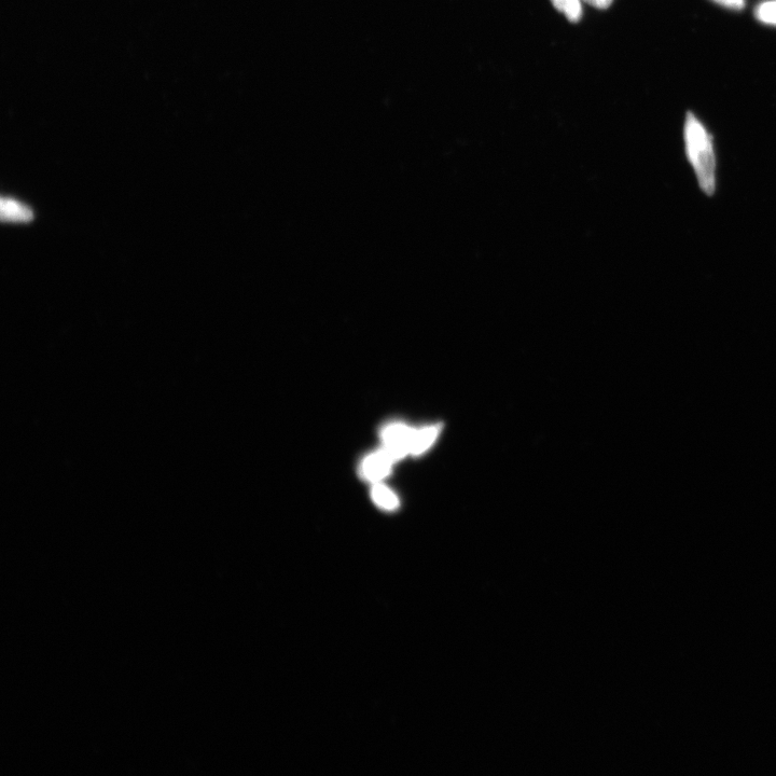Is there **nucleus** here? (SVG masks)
I'll return each instance as SVG.
<instances>
[{
  "label": "nucleus",
  "instance_id": "nucleus-1",
  "mask_svg": "<svg viewBox=\"0 0 776 776\" xmlns=\"http://www.w3.org/2000/svg\"><path fill=\"white\" fill-rule=\"evenodd\" d=\"M686 157L694 170L700 190L713 197L717 189V158L713 136L691 112L684 126Z\"/></svg>",
  "mask_w": 776,
  "mask_h": 776
},
{
  "label": "nucleus",
  "instance_id": "nucleus-2",
  "mask_svg": "<svg viewBox=\"0 0 776 776\" xmlns=\"http://www.w3.org/2000/svg\"><path fill=\"white\" fill-rule=\"evenodd\" d=\"M417 429L401 423H394L383 428L381 437L383 450L394 462L410 454L411 443Z\"/></svg>",
  "mask_w": 776,
  "mask_h": 776
},
{
  "label": "nucleus",
  "instance_id": "nucleus-3",
  "mask_svg": "<svg viewBox=\"0 0 776 776\" xmlns=\"http://www.w3.org/2000/svg\"><path fill=\"white\" fill-rule=\"evenodd\" d=\"M395 462L382 449L367 456L360 466V475L371 483H378L391 474Z\"/></svg>",
  "mask_w": 776,
  "mask_h": 776
},
{
  "label": "nucleus",
  "instance_id": "nucleus-4",
  "mask_svg": "<svg viewBox=\"0 0 776 776\" xmlns=\"http://www.w3.org/2000/svg\"><path fill=\"white\" fill-rule=\"evenodd\" d=\"M440 432L441 426L439 424L417 429L411 443L410 454L414 456L423 454L432 447Z\"/></svg>",
  "mask_w": 776,
  "mask_h": 776
},
{
  "label": "nucleus",
  "instance_id": "nucleus-5",
  "mask_svg": "<svg viewBox=\"0 0 776 776\" xmlns=\"http://www.w3.org/2000/svg\"><path fill=\"white\" fill-rule=\"evenodd\" d=\"M33 213L26 206L11 199H2V219L3 221H18V223H27L32 220Z\"/></svg>",
  "mask_w": 776,
  "mask_h": 776
},
{
  "label": "nucleus",
  "instance_id": "nucleus-6",
  "mask_svg": "<svg viewBox=\"0 0 776 776\" xmlns=\"http://www.w3.org/2000/svg\"><path fill=\"white\" fill-rule=\"evenodd\" d=\"M371 496L374 503L382 509L392 511L399 507L398 497L379 482L373 485Z\"/></svg>",
  "mask_w": 776,
  "mask_h": 776
},
{
  "label": "nucleus",
  "instance_id": "nucleus-7",
  "mask_svg": "<svg viewBox=\"0 0 776 776\" xmlns=\"http://www.w3.org/2000/svg\"><path fill=\"white\" fill-rule=\"evenodd\" d=\"M554 8L565 15L568 21L577 23L582 17L580 0H551Z\"/></svg>",
  "mask_w": 776,
  "mask_h": 776
},
{
  "label": "nucleus",
  "instance_id": "nucleus-8",
  "mask_svg": "<svg viewBox=\"0 0 776 776\" xmlns=\"http://www.w3.org/2000/svg\"><path fill=\"white\" fill-rule=\"evenodd\" d=\"M755 13L760 22L776 26V0L760 4Z\"/></svg>",
  "mask_w": 776,
  "mask_h": 776
},
{
  "label": "nucleus",
  "instance_id": "nucleus-9",
  "mask_svg": "<svg viewBox=\"0 0 776 776\" xmlns=\"http://www.w3.org/2000/svg\"><path fill=\"white\" fill-rule=\"evenodd\" d=\"M716 4L734 10H741L745 6V0H713Z\"/></svg>",
  "mask_w": 776,
  "mask_h": 776
},
{
  "label": "nucleus",
  "instance_id": "nucleus-10",
  "mask_svg": "<svg viewBox=\"0 0 776 776\" xmlns=\"http://www.w3.org/2000/svg\"><path fill=\"white\" fill-rule=\"evenodd\" d=\"M584 2L595 8L607 9L613 4L614 0H584Z\"/></svg>",
  "mask_w": 776,
  "mask_h": 776
}]
</instances>
